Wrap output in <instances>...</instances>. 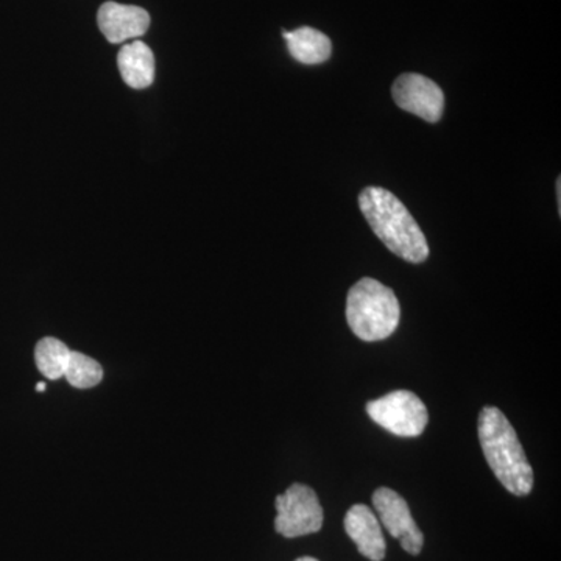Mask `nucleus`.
I'll return each mask as SVG.
<instances>
[{
	"instance_id": "f03ea898",
	"label": "nucleus",
	"mask_w": 561,
	"mask_h": 561,
	"mask_svg": "<svg viewBox=\"0 0 561 561\" xmlns=\"http://www.w3.org/2000/svg\"><path fill=\"white\" fill-rule=\"evenodd\" d=\"M478 431L483 456L497 481L515 496H527L534 489V470L511 421L500 409L486 405L479 413Z\"/></svg>"
},
{
	"instance_id": "dca6fc26",
	"label": "nucleus",
	"mask_w": 561,
	"mask_h": 561,
	"mask_svg": "<svg viewBox=\"0 0 561 561\" xmlns=\"http://www.w3.org/2000/svg\"><path fill=\"white\" fill-rule=\"evenodd\" d=\"M36 390L44 391L46 390V383L39 382L38 386H36Z\"/></svg>"
},
{
	"instance_id": "39448f33",
	"label": "nucleus",
	"mask_w": 561,
	"mask_h": 561,
	"mask_svg": "<svg viewBox=\"0 0 561 561\" xmlns=\"http://www.w3.org/2000/svg\"><path fill=\"white\" fill-rule=\"evenodd\" d=\"M275 529L286 538L317 534L323 527L324 513L311 486L294 483L276 497Z\"/></svg>"
},
{
	"instance_id": "9b49d317",
	"label": "nucleus",
	"mask_w": 561,
	"mask_h": 561,
	"mask_svg": "<svg viewBox=\"0 0 561 561\" xmlns=\"http://www.w3.org/2000/svg\"><path fill=\"white\" fill-rule=\"evenodd\" d=\"M291 57L302 65H321L330 60L332 43L324 33L312 27H301L294 32H283Z\"/></svg>"
},
{
	"instance_id": "0eeeda50",
	"label": "nucleus",
	"mask_w": 561,
	"mask_h": 561,
	"mask_svg": "<svg viewBox=\"0 0 561 561\" xmlns=\"http://www.w3.org/2000/svg\"><path fill=\"white\" fill-rule=\"evenodd\" d=\"M393 101L401 110L435 124L445 110V94L434 80L420 73H402L391 87Z\"/></svg>"
},
{
	"instance_id": "7ed1b4c3",
	"label": "nucleus",
	"mask_w": 561,
	"mask_h": 561,
	"mask_svg": "<svg viewBox=\"0 0 561 561\" xmlns=\"http://www.w3.org/2000/svg\"><path fill=\"white\" fill-rule=\"evenodd\" d=\"M400 319V301L390 287L373 278H362L351 287L346 320L360 341H386L397 331Z\"/></svg>"
},
{
	"instance_id": "4468645a",
	"label": "nucleus",
	"mask_w": 561,
	"mask_h": 561,
	"mask_svg": "<svg viewBox=\"0 0 561 561\" xmlns=\"http://www.w3.org/2000/svg\"><path fill=\"white\" fill-rule=\"evenodd\" d=\"M557 203H559V209H561V181L557 180Z\"/></svg>"
},
{
	"instance_id": "ddd939ff",
	"label": "nucleus",
	"mask_w": 561,
	"mask_h": 561,
	"mask_svg": "<svg viewBox=\"0 0 561 561\" xmlns=\"http://www.w3.org/2000/svg\"><path fill=\"white\" fill-rule=\"evenodd\" d=\"M66 381L76 389H91L98 386L103 379V368L98 360L79 353V351H70L68 365H66Z\"/></svg>"
},
{
	"instance_id": "2eb2a0df",
	"label": "nucleus",
	"mask_w": 561,
	"mask_h": 561,
	"mask_svg": "<svg viewBox=\"0 0 561 561\" xmlns=\"http://www.w3.org/2000/svg\"><path fill=\"white\" fill-rule=\"evenodd\" d=\"M295 561H319V560L313 559V557H300V559H297Z\"/></svg>"
},
{
	"instance_id": "1a4fd4ad",
	"label": "nucleus",
	"mask_w": 561,
	"mask_h": 561,
	"mask_svg": "<svg viewBox=\"0 0 561 561\" xmlns=\"http://www.w3.org/2000/svg\"><path fill=\"white\" fill-rule=\"evenodd\" d=\"M343 526L362 556L371 561L386 559V538H383L381 523L371 508L364 504L353 505L346 513Z\"/></svg>"
},
{
	"instance_id": "9d476101",
	"label": "nucleus",
	"mask_w": 561,
	"mask_h": 561,
	"mask_svg": "<svg viewBox=\"0 0 561 561\" xmlns=\"http://www.w3.org/2000/svg\"><path fill=\"white\" fill-rule=\"evenodd\" d=\"M122 79L133 90H146L154 81V55L142 41L127 44L117 55Z\"/></svg>"
},
{
	"instance_id": "6e6552de",
	"label": "nucleus",
	"mask_w": 561,
	"mask_h": 561,
	"mask_svg": "<svg viewBox=\"0 0 561 561\" xmlns=\"http://www.w3.org/2000/svg\"><path fill=\"white\" fill-rule=\"evenodd\" d=\"M99 28L111 44L139 38L150 27V14L140 7L105 2L99 9Z\"/></svg>"
},
{
	"instance_id": "f257e3e1",
	"label": "nucleus",
	"mask_w": 561,
	"mask_h": 561,
	"mask_svg": "<svg viewBox=\"0 0 561 561\" xmlns=\"http://www.w3.org/2000/svg\"><path fill=\"white\" fill-rule=\"evenodd\" d=\"M359 206L371 230L391 253L412 264L427 260L426 236L400 198L382 187L370 186L362 191Z\"/></svg>"
},
{
	"instance_id": "20e7f679",
	"label": "nucleus",
	"mask_w": 561,
	"mask_h": 561,
	"mask_svg": "<svg viewBox=\"0 0 561 561\" xmlns=\"http://www.w3.org/2000/svg\"><path fill=\"white\" fill-rule=\"evenodd\" d=\"M368 416L398 437H419L426 430L430 413L424 402L409 390H397L370 401Z\"/></svg>"
},
{
	"instance_id": "423d86ee",
	"label": "nucleus",
	"mask_w": 561,
	"mask_h": 561,
	"mask_svg": "<svg viewBox=\"0 0 561 561\" xmlns=\"http://www.w3.org/2000/svg\"><path fill=\"white\" fill-rule=\"evenodd\" d=\"M373 505L391 537L401 542V548L411 556H420L424 545L423 531L412 518L408 502L397 491L381 486L373 493Z\"/></svg>"
},
{
	"instance_id": "f8f14e48",
	"label": "nucleus",
	"mask_w": 561,
	"mask_h": 561,
	"mask_svg": "<svg viewBox=\"0 0 561 561\" xmlns=\"http://www.w3.org/2000/svg\"><path fill=\"white\" fill-rule=\"evenodd\" d=\"M70 350L66 343L55 337L41 339L35 348L36 367L41 375L46 376L51 381L65 376L66 365H68Z\"/></svg>"
}]
</instances>
